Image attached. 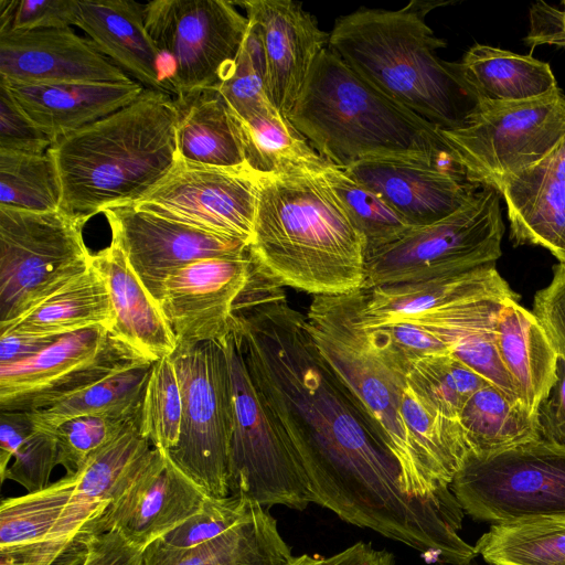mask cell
Returning a JSON list of instances; mask_svg holds the SVG:
<instances>
[{"label": "cell", "mask_w": 565, "mask_h": 565, "mask_svg": "<svg viewBox=\"0 0 565 565\" xmlns=\"http://www.w3.org/2000/svg\"><path fill=\"white\" fill-rule=\"evenodd\" d=\"M541 439L565 448V353L557 351L556 382L537 411Z\"/></svg>", "instance_id": "52"}, {"label": "cell", "mask_w": 565, "mask_h": 565, "mask_svg": "<svg viewBox=\"0 0 565 565\" xmlns=\"http://www.w3.org/2000/svg\"><path fill=\"white\" fill-rule=\"evenodd\" d=\"M79 26L124 72L150 89L166 90L161 55L145 22V4L130 0H77Z\"/></svg>", "instance_id": "25"}, {"label": "cell", "mask_w": 565, "mask_h": 565, "mask_svg": "<svg viewBox=\"0 0 565 565\" xmlns=\"http://www.w3.org/2000/svg\"><path fill=\"white\" fill-rule=\"evenodd\" d=\"M252 269L249 254L204 258L173 270L166 279L159 307L175 351L221 340L230 331L235 301Z\"/></svg>", "instance_id": "16"}, {"label": "cell", "mask_w": 565, "mask_h": 565, "mask_svg": "<svg viewBox=\"0 0 565 565\" xmlns=\"http://www.w3.org/2000/svg\"><path fill=\"white\" fill-rule=\"evenodd\" d=\"M88 544L71 540H44L0 546V565H81Z\"/></svg>", "instance_id": "50"}, {"label": "cell", "mask_w": 565, "mask_h": 565, "mask_svg": "<svg viewBox=\"0 0 565 565\" xmlns=\"http://www.w3.org/2000/svg\"><path fill=\"white\" fill-rule=\"evenodd\" d=\"M232 376L234 424L230 448V495L265 509L303 511L312 503L306 472L287 437L260 401L231 332L222 339Z\"/></svg>", "instance_id": "12"}, {"label": "cell", "mask_w": 565, "mask_h": 565, "mask_svg": "<svg viewBox=\"0 0 565 565\" xmlns=\"http://www.w3.org/2000/svg\"><path fill=\"white\" fill-rule=\"evenodd\" d=\"M92 265L103 276L111 300L109 331L151 361L170 356L177 348L161 309L113 242L92 254Z\"/></svg>", "instance_id": "28"}, {"label": "cell", "mask_w": 565, "mask_h": 565, "mask_svg": "<svg viewBox=\"0 0 565 565\" xmlns=\"http://www.w3.org/2000/svg\"><path fill=\"white\" fill-rule=\"evenodd\" d=\"M114 311L106 282L90 267L29 312L0 328V334L20 332L64 335L95 326L110 329Z\"/></svg>", "instance_id": "32"}, {"label": "cell", "mask_w": 565, "mask_h": 565, "mask_svg": "<svg viewBox=\"0 0 565 565\" xmlns=\"http://www.w3.org/2000/svg\"><path fill=\"white\" fill-rule=\"evenodd\" d=\"M321 174L365 243V255L403 236L411 226L374 191L328 163Z\"/></svg>", "instance_id": "40"}, {"label": "cell", "mask_w": 565, "mask_h": 565, "mask_svg": "<svg viewBox=\"0 0 565 565\" xmlns=\"http://www.w3.org/2000/svg\"><path fill=\"white\" fill-rule=\"evenodd\" d=\"M0 82L131 83L134 79L71 28L0 33Z\"/></svg>", "instance_id": "17"}, {"label": "cell", "mask_w": 565, "mask_h": 565, "mask_svg": "<svg viewBox=\"0 0 565 565\" xmlns=\"http://www.w3.org/2000/svg\"><path fill=\"white\" fill-rule=\"evenodd\" d=\"M448 1L413 0L398 10L361 8L339 17L328 49L381 93L438 129H457L479 102L435 51L445 47L426 15Z\"/></svg>", "instance_id": "4"}, {"label": "cell", "mask_w": 565, "mask_h": 565, "mask_svg": "<svg viewBox=\"0 0 565 565\" xmlns=\"http://www.w3.org/2000/svg\"><path fill=\"white\" fill-rule=\"evenodd\" d=\"M142 551L130 544L118 531L95 535L81 565H141Z\"/></svg>", "instance_id": "53"}, {"label": "cell", "mask_w": 565, "mask_h": 565, "mask_svg": "<svg viewBox=\"0 0 565 565\" xmlns=\"http://www.w3.org/2000/svg\"><path fill=\"white\" fill-rule=\"evenodd\" d=\"M85 220L63 211L0 206V328L19 319L92 264Z\"/></svg>", "instance_id": "8"}, {"label": "cell", "mask_w": 565, "mask_h": 565, "mask_svg": "<svg viewBox=\"0 0 565 565\" xmlns=\"http://www.w3.org/2000/svg\"><path fill=\"white\" fill-rule=\"evenodd\" d=\"M145 22L160 55L171 60L163 85L174 95L218 86L248 29L247 17L225 0L150 1Z\"/></svg>", "instance_id": "13"}, {"label": "cell", "mask_w": 565, "mask_h": 565, "mask_svg": "<svg viewBox=\"0 0 565 565\" xmlns=\"http://www.w3.org/2000/svg\"><path fill=\"white\" fill-rule=\"evenodd\" d=\"M498 192L507 205L514 245L544 247L565 264V137Z\"/></svg>", "instance_id": "23"}, {"label": "cell", "mask_w": 565, "mask_h": 565, "mask_svg": "<svg viewBox=\"0 0 565 565\" xmlns=\"http://www.w3.org/2000/svg\"><path fill=\"white\" fill-rule=\"evenodd\" d=\"M459 425L469 454L487 456L541 439L537 414L487 384L466 403Z\"/></svg>", "instance_id": "33"}, {"label": "cell", "mask_w": 565, "mask_h": 565, "mask_svg": "<svg viewBox=\"0 0 565 565\" xmlns=\"http://www.w3.org/2000/svg\"><path fill=\"white\" fill-rule=\"evenodd\" d=\"M242 6L259 32L267 71L268 95L288 119L329 34L322 31L300 2L247 0Z\"/></svg>", "instance_id": "19"}, {"label": "cell", "mask_w": 565, "mask_h": 565, "mask_svg": "<svg viewBox=\"0 0 565 565\" xmlns=\"http://www.w3.org/2000/svg\"><path fill=\"white\" fill-rule=\"evenodd\" d=\"M216 87L241 118L280 114L268 95L264 47L257 26L249 20L237 57Z\"/></svg>", "instance_id": "41"}, {"label": "cell", "mask_w": 565, "mask_h": 565, "mask_svg": "<svg viewBox=\"0 0 565 565\" xmlns=\"http://www.w3.org/2000/svg\"><path fill=\"white\" fill-rule=\"evenodd\" d=\"M343 170L379 194L413 227L450 216L482 188L458 172L402 159H367Z\"/></svg>", "instance_id": "21"}, {"label": "cell", "mask_w": 565, "mask_h": 565, "mask_svg": "<svg viewBox=\"0 0 565 565\" xmlns=\"http://www.w3.org/2000/svg\"><path fill=\"white\" fill-rule=\"evenodd\" d=\"M206 497L166 451L152 447L148 461L104 516L99 530H116L143 551L195 514Z\"/></svg>", "instance_id": "18"}, {"label": "cell", "mask_w": 565, "mask_h": 565, "mask_svg": "<svg viewBox=\"0 0 565 565\" xmlns=\"http://www.w3.org/2000/svg\"><path fill=\"white\" fill-rule=\"evenodd\" d=\"M364 329L373 339L392 348L411 363L430 355L451 353L445 341L416 323L396 322Z\"/></svg>", "instance_id": "49"}, {"label": "cell", "mask_w": 565, "mask_h": 565, "mask_svg": "<svg viewBox=\"0 0 565 565\" xmlns=\"http://www.w3.org/2000/svg\"><path fill=\"white\" fill-rule=\"evenodd\" d=\"M53 140L18 106L8 89L0 84V150L40 154Z\"/></svg>", "instance_id": "48"}, {"label": "cell", "mask_w": 565, "mask_h": 565, "mask_svg": "<svg viewBox=\"0 0 565 565\" xmlns=\"http://www.w3.org/2000/svg\"><path fill=\"white\" fill-rule=\"evenodd\" d=\"M170 359L182 395V424L178 444L166 452L207 497L226 498L234 403L224 343L202 342Z\"/></svg>", "instance_id": "10"}, {"label": "cell", "mask_w": 565, "mask_h": 565, "mask_svg": "<svg viewBox=\"0 0 565 565\" xmlns=\"http://www.w3.org/2000/svg\"><path fill=\"white\" fill-rule=\"evenodd\" d=\"M62 198L57 166L49 151L33 154L0 150V206L61 211Z\"/></svg>", "instance_id": "38"}, {"label": "cell", "mask_w": 565, "mask_h": 565, "mask_svg": "<svg viewBox=\"0 0 565 565\" xmlns=\"http://www.w3.org/2000/svg\"><path fill=\"white\" fill-rule=\"evenodd\" d=\"M473 546L490 565H565V519L493 524Z\"/></svg>", "instance_id": "36"}, {"label": "cell", "mask_w": 565, "mask_h": 565, "mask_svg": "<svg viewBox=\"0 0 565 565\" xmlns=\"http://www.w3.org/2000/svg\"><path fill=\"white\" fill-rule=\"evenodd\" d=\"M509 299L484 298L443 308L412 322L431 330L445 341L459 361L512 401H521L497 344L495 326Z\"/></svg>", "instance_id": "26"}, {"label": "cell", "mask_w": 565, "mask_h": 565, "mask_svg": "<svg viewBox=\"0 0 565 565\" xmlns=\"http://www.w3.org/2000/svg\"><path fill=\"white\" fill-rule=\"evenodd\" d=\"M358 290L313 296L308 329L396 459L404 493L449 497L450 483L426 450L444 437L446 419L409 376L411 362L361 327Z\"/></svg>", "instance_id": "2"}, {"label": "cell", "mask_w": 565, "mask_h": 565, "mask_svg": "<svg viewBox=\"0 0 565 565\" xmlns=\"http://www.w3.org/2000/svg\"><path fill=\"white\" fill-rule=\"evenodd\" d=\"M450 489L465 513L491 525L565 519V448L539 439L492 455L469 454Z\"/></svg>", "instance_id": "11"}, {"label": "cell", "mask_w": 565, "mask_h": 565, "mask_svg": "<svg viewBox=\"0 0 565 565\" xmlns=\"http://www.w3.org/2000/svg\"><path fill=\"white\" fill-rule=\"evenodd\" d=\"M291 551L277 520L254 502L243 520L205 543L188 548L151 543L142 551L141 565H284Z\"/></svg>", "instance_id": "27"}, {"label": "cell", "mask_w": 565, "mask_h": 565, "mask_svg": "<svg viewBox=\"0 0 565 565\" xmlns=\"http://www.w3.org/2000/svg\"><path fill=\"white\" fill-rule=\"evenodd\" d=\"M246 163L260 174L321 171L328 162L280 114L236 115Z\"/></svg>", "instance_id": "35"}, {"label": "cell", "mask_w": 565, "mask_h": 565, "mask_svg": "<svg viewBox=\"0 0 565 565\" xmlns=\"http://www.w3.org/2000/svg\"><path fill=\"white\" fill-rule=\"evenodd\" d=\"M439 565H454V564H444V563H439ZM459 565H475L472 563H468V564H459Z\"/></svg>", "instance_id": "59"}, {"label": "cell", "mask_w": 565, "mask_h": 565, "mask_svg": "<svg viewBox=\"0 0 565 565\" xmlns=\"http://www.w3.org/2000/svg\"><path fill=\"white\" fill-rule=\"evenodd\" d=\"M136 413H104L76 416L56 426L52 431L57 445L58 465L67 476L82 469L90 456L106 446L129 425L138 420Z\"/></svg>", "instance_id": "44"}, {"label": "cell", "mask_w": 565, "mask_h": 565, "mask_svg": "<svg viewBox=\"0 0 565 565\" xmlns=\"http://www.w3.org/2000/svg\"><path fill=\"white\" fill-rule=\"evenodd\" d=\"M58 465L57 445L52 431L35 429L17 449L1 483L11 480L28 492L50 484L51 472Z\"/></svg>", "instance_id": "46"}, {"label": "cell", "mask_w": 565, "mask_h": 565, "mask_svg": "<svg viewBox=\"0 0 565 565\" xmlns=\"http://www.w3.org/2000/svg\"><path fill=\"white\" fill-rule=\"evenodd\" d=\"M230 328L260 401L306 472L312 503L411 548L426 542L440 519L439 501L404 493L396 459L282 286L253 266Z\"/></svg>", "instance_id": "1"}, {"label": "cell", "mask_w": 565, "mask_h": 565, "mask_svg": "<svg viewBox=\"0 0 565 565\" xmlns=\"http://www.w3.org/2000/svg\"><path fill=\"white\" fill-rule=\"evenodd\" d=\"M182 424V395L170 356L153 361L140 416L141 433L154 448L169 451L178 444Z\"/></svg>", "instance_id": "42"}, {"label": "cell", "mask_w": 565, "mask_h": 565, "mask_svg": "<svg viewBox=\"0 0 565 565\" xmlns=\"http://www.w3.org/2000/svg\"><path fill=\"white\" fill-rule=\"evenodd\" d=\"M75 483V475H65L42 490L2 499L0 546L49 540L71 501Z\"/></svg>", "instance_id": "39"}, {"label": "cell", "mask_w": 565, "mask_h": 565, "mask_svg": "<svg viewBox=\"0 0 565 565\" xmlns=\"http://www.w3.org/2000/svg\"><path fill=\"white\" fill-rule=\"evenodd\" d=\"M111 242L158 303L167 277L175 269L204 258L236 257L248 243L210 233L130 204L106 209Z\"/></svg>", "instance_id": "15"}, {"label": "cell", "mask_w": 565, "mask_h": 565, "mask_svg": "<svg viewBox=\"0 0 565 565\" xmlns=\"http://www.w3.org/2000/svg\"><path fill=\"white\" fill-rule=\"evenodd\" d=\"M178 158L213 167L245 164L238 122L217 87L175 95Z\"/></svg>", "instance_id": "30"}, {"label": "cell", "mask_w": 565, "mask_h": 565, "mask_svg": "<svg viewBox=\"0 0 565 565\" xmlns=\"http://www.w3.org/2000/svg\"><path fill=\"white\" fill-rule=\"evenodd\" d=\"M61 211L85 220L130 204L178 161L177 114L168 92L145 88L131 104L53 141Z\"/></svg>", "instance_id": "5"}, {"label": "cell", "mask_w": 565, "mask_h": 565, "mask_svg": "<svg viewBox=\"0 0 565 565\" xmlns=\"http://www.w3.org/2000/svg\"><path fill=\"white\" fill-rule=\"evenodd\" d=\"M557 351L565 353V264L553 266L551 282L534 296L533 310Z\"/></svg>", "instance_id": "51"}, {"label": "cell", "mask_w": 565, "mask_h": 565, "mask_svg": "<svg viewBox=\"0 0 565 565\" xmlns=\"http://www.w3.org/2000/svg\"><path fill=\"white\" fill-rule=\"evenodd\" d=\"M62 335H40L20 332L0 334V365L23 362L53 344Z\"/></svg>", "instance_id": "57"}, {"label": "cell", "mask_w": 565, "mask_h": 565, "mask_svg": "<svg viewBox=\"0 0 565 565\" xmlns=\"http://www.w3.org/2000/svg\"><path fill=\"white\" fill-rule=\"evenodd\" d=\"M260 178L247 163L213 167L178 158L170 172L130 205L249 244Z\"/></svg>", "instance_id": "14"}, {"label": "cell", "mask_w": 565, "mask_h": 565, "mask_svg": "<svg viewBox=\"0 0 565 565\" xmlns=\"http://www.w3.org/2000/svg\"><path fill=\"white\" fill-rule=\"evenodd\" d=\"M284 565H396V559L392 552L359 541L330 556L301 554Z\"/></svg>", "instance_id": "54"}, {"label": "cell", "mask_w": 565, "mask_h": 565, "mask_svg": "<svg viewBox=\"0 0 565 565\" xmlns=\"http://www.w3.org/2000/svg\"><path fill=\"white\" fill-rule=\"evenodd\" d=\"M497 344L522 403L537 414L556 382L557 350L536 316L519 303L504 302L495 326Z\"/></svg>", "instance_id": "29"}, {"label": "cell", "mask_w": 565, "mask_h": 565, "mask_svg": "<svg viewBox=\"0 0 565 565\" xmlns=\"http://www.w3.org/2000/svg\"><path fill=\"white\" fill-rule=\"evenodd\" d=\"M330 164L402 159L458 172L438 128L369 84L328 47L288 116Z\"/></svg>", "instance_id": "6"}, {"label": "cell", "mask_w": 565, "mask_h": 565, "mask_svg": "<svg viewBox=\"0 0 565 565\" xmlns=\"http://www.w3.org/2000/svg\"><path fill=\"white\" fill-rule=\"evenodd\" d=\"M77 0H0V33L71 28Z\"/></svg>", "instance_id": "47"}, {"label": "cell", "mask_w": 565, "mask_h": 565, "mask_svg": "<svg viewBox=\"0 0 565 565\" xmlns=\"http://www.w3.org/2000/svg\"><path fill=\"white\" fill-rule=\"evenodd\" d=\"M500 193L482 186L459 211L436 223L409 228L365 255L364 286L430 279L495 263L504 233Z\"/></svg>", "instance_id": "9"}, {"label": "cell", "mask_w": 565, "mask_h": 565, "mask_svg": "<svg viewBox=\"0 0 565 565\" xmlns=\"http://www.w3.org/2000/svg\"><path fill=\"white\" fill-rule=\"evenodd\" d=\"M530 25L524 42L531 51L542 44L565 47L562 10L544 1H537L530 8Z\"/></svg>", "instance_id": "55"}, {"label": "cell", "mask_w": 565, "mask_h": 565, "mask_svg": "<svg viewBox=\"0 0 565 565\" xmlns=\"http://www.w3.org/2000/svg\"><path fill=\"white\" fill-rule=\"evenodd\" d=\"M108 333L100 326L74 331L29 360L0 365V411H15L26 397L96 352Z\"/></svg>", "instance_id": "34"}, {"label": "cell", "mask_w": 565, "mask_h": 565, "mask_svg": "<svg viewBox=\"0 0 565 565\" xmlns=\"http://www.w3.org/2000/svg\"><path fill=\"white\" fill-rule=\"evenodd\" d=\"M452 67L481 103H514L543 97L558 88L548 63L530 55L476 44Z\"/></svg>", "instance_id": "31"}, {"label": "cell", "mask_w": 565, "mask_h": 565, "mask_svg": "<svg viewBox=\"0 0 565 565\" xmlns=\"http://www.w3.org/2000/svg\"><path fill=\"white\" fill-rule=\"evenodd\" d=\"M35 430L28 412L0 411V480L19 446Z\"/></svg>", "instance_id": "56"}, {"label": "cell", "mask_w": 565, "mask_h": 565, "mask_svg": "<svg viewBox=\"0 0 565 565\" xmlns=\"http://www.w3.org/2000/svg\"><path fill=\"white\" fill-rule=\"evenodd\" d=\"M438 132L469 182L499 191L565 137V95L557 88L525 102L481 103L465 126Z\"/></svg>", "instance_id": "7"}, {"label": "cell", "mask_w": 565, "mask_h": 565, "mask_svg": "<svg viewBox=\"0 0 565 565\" xmlns=\"http://www.w3.org/2000/svg\"><path fill=\"white\" fill-rule=\"evenodd\" d=\"M152 363L148 361L124 370L46 408L30 413L35 429L53 430L76 416L139 412Z\"/></svg>", "instance_id": "37"}, {"label": "cell", "mask_w": 565, "mask_h": 565, "mask_svg": "<svg viewBox=\"0 0 565 565\" xmlns=\"http://www.w3.org/2000/svg\"><path fill=\"white\" fill-rule=\"evenodd\" d=\"M562 4L564 6V9L562 10V18H563V28L565 32V0L562 1Z\"/></svg>", "instance_id": "58"}, {"label": "cell", "mask_w": 565, "mask_h": 565, "mask_svg": "<svg viewBox=\"0 0 565 565\" xmlns=\"http://www.w3.org/2000/svg\"><path fill=\"white\" fill-rule=\"evenodd\" d=\"M408 374L445 417L457 422L468 399L489 384L451 353L416 360Z\"/></svg>", "instance_id": "43"}, {"label": "cell", "mask_w": 565, "mask_h": 565, "mask_svg": "<svg viewBox=\"0 0 565 565\" xmlns=\"http://www.w3.org/2000/svg\"><path fill=\"white\" fill-rule=\"evenodd\" d=\"M22 111L53 141L131 104L145 90L131 83H3Z\"/></svg>", "instance_id": "24"}, {"label": "cell", "mask_w": 565, "mask_h": 565, "mask_svg": "<svg viewBox=\"0 0 565 565\" xmlns=\"http://www.w3.org/2000/svg\"><path fill=\"white\" fill-rule=\"evenodd\" d=\"M152 448L140 418L88 458L75 473L73 495L49 540L88 543L104 516L130 487Z\"/></svg>", "instance_id": "20"}, {"label": "cell", "mask_w": 565, "mask_h": 565, "mask_svg": "<svg viewBox=\"0 0 565 565\" xmlns=\"http://www.w3.org/2000/svg\"><path fill=\"white\" fill-rule=\"evenodd\" d=\"M254 502L238 495L223 499L206 497L195 514L157 541L172 548H188L205 543L243 520Z\"/></svg>", "instance_id": "45"}, {"label": "cell", "mask_w": 565, "mask_h": 565, "mask_svg": "<svg viewBox=\"0 0 565 565\" xmlns=\"http://www.w3.org/2000/svg\"><path fill=\"white\" fill-rule=\"evenodd\" d=\"M248 254L280 286L312 296L364 286V239L321 171L262 174Z\"/></svg>", "instance_id": "3"}, {"label": "cell", "mask_w": 565, "mask_h": 565, "mask_svg": "<svg viewBox=\"0 0 565 565\" xmlns=\"http://www.w3.org/2000/svg\"><path fill=\"white\" fill-rule=\"evenodd\" d=\"M484 298H520L501 277L495 263L430 279L361 288L358 318L363 328H376Z\"/></svg>", "instance_id": "22"}]
</instances>
